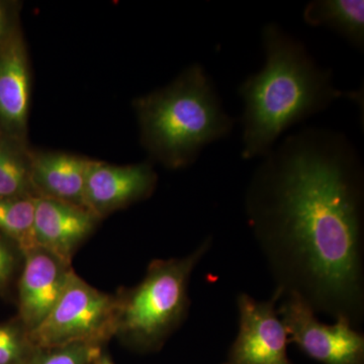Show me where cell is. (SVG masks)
<instances>
[{
    "instance_id": "52a82bcc",
    "label": "cell",
    "mask_w": 364,
    "mask_h": 364,
    "mask_svg": "<svg viewBox=\"0 0 364 364\" xmlns=\"http://www.w3.org/2000/svg\"><path fill=\"white\" fill-rule=\"evenodd\" d=\"M282 296L279 289L267 301L239 294L238 334L223 364H294L287 356L289 335L277 310Z\"/></svg>"
},
{
    "instance_id": "9a60e30c",
    "label": "cell",
    "mask_w": 364,
    "mask_h": 364,
    "mask_svg": "<svg viewBox=\"0 0 364 364\" xmlns=\"http://www.w3.org/2000/svg\"><path fill=\"white\" fill-rule=\"evenodd\" d=\"M36 198H0V232L13 241L23 256L37 248Z\"/></svg>"
},
{
    "instance_id": "6da1fadb",
    "label": "cell",
    "mask_w": 364,
    "mask_h": 364,
    "mask_svg": "<svg viewBox=\"0 0 364 364\" xmlns=\"http://www.w3.org/2000/svg\"><path fill=\"white\" fill-rule=\"evenodd\" d=\"M254 239L284 296L364 321V167L355 145L306 127L261 158L244 196Z\"/></svg>"
},
{
    "instance_id": "3957f363",
    "label": "cell",
    "mask_w": 364,
    "mask_h": 364,
    "mask_svg": "<svg viewBox=\"0 0 364 364\" xmlns=\"http://www.w3.org/2000/svg\"><path fill=\"white\" fill-rule=\"evenodd\" d=\"M141 143L153 159L169 169L191 166L210 144L233 131L212 79L195 63L171 83L134 102Z\"/></svg>"
},
{
    "instance_id": "ffe728a7",
    "label": "cell",
    "mask_w": 364,
    "mask_h": 364,
    "mask_svg": "<svg viewBox=\"0 0 364 364\" xmlns=\"http://www.w3.org/2000/svg\"><path fill=\"white\" fill-rule=\"evenodd\" d=\"M95 364H114L112 363V361L111 359L107 358V356L102 355L100 354V358L97 359V361H95Z\"/></svg>"
},
{
    "instance_id": "9c48e42d",
    "label": "cell",
    "mask_w": 364,
    "mask_h": 364,
    "mask_svg": "<svg viewBox=\"0 0 364 364\" xmlns=\"http://www.w3.org/2000/svg\"><path fill=\"white\" fill-rule=\"evenodd\" d=\"M23 258L18 282V321L31 332L56 305L73 269L41 247L26 253Z\"/></svg>"
},
{
    "instance_id": "4fadbf2b",
    "label": "cell",
    "mask_w": 364,
    "mask_h": 364,
    "mask_svg": "<svg viewBox=\"0 0 364 364\" xmlns=\"http://www.w3.org/2000/svg\"><path fill=\"white\" fill-rule=\"evenodd\" d=\"M303 18L309 26L334 31L358 51L363 52V0H313L304 9Z\"/></svg>"
},
{
    "instance_id": "ac0fdd59",
    "label": "cell",
    "mask_w": 364,
    "mask_h": 364,
    "mask_svg": "<svg viewBox=\"0 0 364 364\" xmlns=\"http://www.w3.org/2000/svg\"><path fill=\"white\" fill-rule=\"evenodd\" d=\"M16 252L13 245L0 238V289H4L13 279L16 267Z\"/></svg>"
},
{
    "instance_id": "8992f818",
    "label": "cell",
    "mask_w": 364,
    "mask_h": 364,
    "mask_svg": "<svg viewBox=\"0 0 364 364\" xmlns=\"http://www.w3.org/2000/svg\"><path fill=\"white\" fill-rule=\"evenodd\" d=\"M277 309L289 335L309 358L322 364H364V335L346 318L324 324L296 294L282 296Z\"/></svg>"
},
{
    "instance_id": "7c38bea8",
    "label": "cell",
    "mask_w": 364,
    "mask_h": 364,
    "mask_svg": "<svg viewBox=\"0 0 364 364\" xmlns=\"http://www.w3.org/2000/svg\"><path fill=\"white\" fill-rule=\"evenodd\" d=\"M91 159L64 152H31L38 196L85 208L86 176Z\"/></svg>"
},
{
    "instance_id": "2e32d148",
    "label": "cell",
    "mask_w": 364,
    "mask_h": 364,
    "mask_svg": "<svg viewBox=\"0 0 364 364\" xmlns=\"http://www.w3.org/2000/svg\"><path fill=\"white\" fill-rule=\"evenodd\" d=\"M100 346L75 343L54 348L36 349L23 364H95Z\"/></svg>"
},
{
    "instance_id": "ba28073f",
    "label": "cell",
    "mask_w": 364,
    "mask_h": 364,
    "mask_svg": "<svg viewBox=\"0 0 364 364\" xmlns=\"http://www.w3.org/2000/svg\"><path fill=\"white\" fill-rule=\"evenodd\" d=\"M150 163L112 165L91 159L86 176L85 207L97 218L149 198L157 186Z\"/></svg>"
},
{
    "instance_id": "8fae6325",
    "label": "cell",
    "mask_w": 364,
    "mask_h": 364,
    "mask_svg": "<svg viewBox=\"0 0 364 364\" xmlns=\"http://www.w3.org/2000/svg\"><path fill=\"white\" fill-rule=\"evenodd\" d=\"M30 102V62L18 30L0 49V133L26 141Z\"/></svg>"
},
{
    "instance_id": "5b68a950",
    "label": "cell",
    "mask_w": 364,
    "mask_h": 364,
    "mask_svg": "<svg viewBox=\"0 0 364 364\" xmlns=\"http://www.w3.org/2000/svg\"><path fill=\"white\" fill-rule=\"evenodd\" d=\"M117 299L91 287L72 272L49 315L28 332L36 349L83 343L100 346L116 336Z\"/></svg>"
},
{
    "instance_id": "e0dca14e",
    "label": "cell",
    "mask_w": 364,
    "mask_h": 364,
    "mask_svg": "<svg viewBox=\"0 0 364 364\" xmlns=\"http://www.w3.org/2000/svg\"><path fill=\"white\" fill-rule=\"evenodd\" d=\"M35 350L20 321L0 325V364H23Z\"/></svg>"
},
{
    "instance_id": "7a4b0ae2",
    "label": "cell",
    "mask_w": 364,
    "mask_h": 364,
    "mask_svg": "<svg viewBox=\"0 0 364 364\" xmlns=\"http://www.w3.org/2000/svg\"><path fill=\"white\" fill-rule=\"evenodd\" d=\"M265 63L239 86L243 100L242 157L262 158L284 132L326 111L341 97L360 100L359 91L335 87L331 69L322 68L306 46L277 23L262 28Z\"/></svg>"
},
{
    "instance_id": "30bf717a",
    "label": "cell",
    "mask_w": 364,
    "mask_h": 364,
    "mask_svg": "<svg viewBox=\"0 0 364 364\" xmlns=\"http://www.w3.org/2000/svg\"><path fill=\"white\" fill-rule=\"evenodd\" d=\"M100 218L90 210L52 198L37 196L35 237L38 247L71 265L76 250L95 231Z\"/></svg>"
},
{
    "instance_id": "d6986e66",
    "label": "cell",
    "mask_w": 364,
    "mask_h": 364,
    "mask_svg": "<svg viewBox=\"0 0 364 364\" xmlns=\"http://www.w3.org/2000/svg\"><path fill=\"white\" fill-rule=\"evenodd\" d=\"M18 30L14 25V11L9 4L0 2V49Z\"/></svg>"
},
{
    "instance_id": "5bb4252c",
    "label": "cell",
    "mask_w": 364,
    "mask_h": 364,
    "mask_svg": "<svg viewBox=\"0 0 364 364\" xmlns=\"http://www.w3.org/2000/svg\"><path fill=\"white\" fill-rule=\"evenodd\" d=\"M26 141L0 133V198H37Z\"/></svg>"
},
{
    "instance_id": "277c9868",
    "label": "cell",
    "mask_w": 364,
    "mask_h": 364,
    "mask_svg": "<svg viewBox=\"0 0 364 364\" xmlns=\"http://www.w3.org/2000/svg\"><path fill=\"white\" fill-rule=\"evenodd\" d=\"M212 244L208 237L184 257L153 260L138 286L117 294L116 336L138 350L160 348L188 316L189 280Z\"/></svg>"
}]
</instances>
